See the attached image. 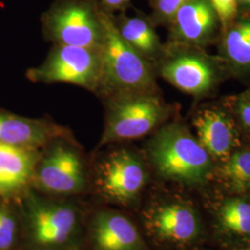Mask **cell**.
<instances>
[{
	"mask_svg": "<svg viewBox=\"0 0 250 250\" xmlns=\"http://www.w3.org/2000/svg\"><path fill=\"white\" fill-rule=\"evenodd\" d=\"M101 14L104 24V40L101 45L102 72L96 94L104 101L153 94L155 81L146 59L120 36L114 15L102 8Z\"/></svg>",
	"mask_w": 250,
	"mask_h": 250,
	"instance_id": "1",
	"label": "cell"
},
{
	"mask_svg": "<svg viewBox=\"0 0 250 250\" xmlns=\"http://www.w3.org/2000/svg\"><path fill=\"white\" fill-rule=\"evenodd\" d=\"M148 157L161 177L185 185H199L211 170L210 156L188 129L166 125L148 145Z\"/></svg>",
	"mask_w": 250,
	"mask_h": 250,
	"instance_id": "2",
	"label": "cell"
},
{
	"mask_svg": "<svg viewBox=\"0 0 250 250\" xmlns=\"http://www.w3.org/2000/svg\"><path fill=\"white\" fill-rule=\"evenodd\" d=\"M45 39L53 45L101 48L104 24L97 0H56L42 16Z\"/></svg>",
	"mask_w": 250,
	"mask_h": 250,
	"instance_id": "3",
	"label": "cell"
},
{
	"mask_svg": "<svg viewBox=\"0 0 250 250\" xmlns=\"http://www.w3.org/2000/svg\"><path fill=\"white\" fill-rule=\"evenodd\" d=\"M101 72V48L53 45L45 61L29 69L26 76L34 83H67L96 94Z\"/></svg>",
	"mask_w": 250,
	"mask_h": 250,
	"instance_id": "4",
	"label": "cell"
},
{
	"mask_svg": "<svg viewBox=\"0 0 250 250\" xmlns=\"http://www.w3.org/2000/svg\"><path fill=\"white\" fill-rule=\"evenodd\" d=\"M105 102L106 119L99 147L142 137L167 115L166 107L154 94L127 96Z\"/></svg>",
	"mask_w": 250,
	"mask_h": 250,
	"instance_id": "5",
	"label": "cell"
},
{
	"mask_svg": "<svg viewBox=\"0 0 250 250\" xmlns=\"http://www.w3.org/2000/svg\"><path fill=\"white\" fill-rule=\"evenodd\" d=\"M33 181L41 189L53 194L80 192L86 180L79 153L65 144H54L44 156H40Z\"/></svg>",
	"mask_w": 250,
	"mask_h": 250,
	"instance_id": "6",
	"label": "cell"
},
{
	"mask_svg": "<svg viewBox=\"0 0 250 250\" xmlns=\"http://www.w3.org/2000/svg\"><path fill=\"white\" fill-rule=\"evenodd\" d=\"M146 179L141 161L129 150L110 153L98 170V182L102 193L114 201L128 202L138 195Z\"/></svg>",
	"mask_w": 250,
	"mask_h": 250,
	"instance_id": "7",
	"label": "cell"
},
{
	"mask_svg": "<svg viewBox=\"0 0 250 250\" xmlns=\"http://www.w3.org/2000/svg\"><path fill=\"white\" fill-rule=\"evenodd\" d=\"M28 220L35 243L42 247H55L71 238L76 229L77 214L70 206L33 202Z\"/></svg>",
	"mask_w": 250,
	"mask_h": 250,
	"instance_id": "8",
	"label": "cell"
},
{
	"mask_svg": "<svg viewBox=\"0 0 250 250\" xmlns=\"http://www.w3.org/2000/svg\"><path fill=\"white\" fill-rule=\"evenodd\" d=\"M67 134L64 127L47 120L0 112V143L38 150Z\"/></svg>",
	"mask_w": 250,
	"mask_h": 250,
	"instance_id": "9",
	"label": "cell"
},
{
	"mask_svg": "<svg viewBox=\"0 0 250 250\" xmlns=\"http://www.w3.org/2000/svg\"><path fill=\"white\" fill-rule=\"evenodd\" d=\"M39 158L36 149L0 143V197L9 199L26 188Z\"/></svg>",
	"mask_w": 250,
	"mask_h": 250,
	"instance_id": "10",
	"label": "cell"
},
{
	"mask_svg": "<svg viewBox=\"0 0 250 250\" xmlns=\"http://www.w3.org/2000/svg\"><path fill=\"white\" fill-rule=\"evenodd\" d=\"M161 76L188 94H201L212 85L214 73L208 63L192 55H177L162 64Z\"/></svg>",
	"mask_w": 250,
	"mask_h": 250,
	"instance_id": "11",
	"label": "cell"
},
{
	"mask_svg": "<svg viewBox=\"0 0 250 250\" xmlns=\"http://www.w3.org/2000/svg\"><path fill=\"white\" fill-rule=\"evenodd\" d=\"M93 239L98 250H140L142 247L134 224L116 212L98 215L93 226Z\"/></svg>",
	"mask_w": 250,
	"mask_h": 250,
	"instance_id": "12",
	"label": "cell"
},
{
	"mask_svg": "<svg viewBox=\"0 0 250 250\" xmlns=\"http://www.w3.org/2000/svg\"><path fill=\"white\" fill-rule=\"evenodd\" d=\"M198 142L209 156L224 158L229 155L233 146L232 122L224 112L206 109L194 120Z\"/></svg>",
	"mask_w": 250,
	"mask_h": 250,
	"instance_id": "13",
	"label": "cell"
},
{
	"mask_svg": "<svg viewBox=\"0 0 250 250\" xmlns=\"http://www.w3.org/2000/svg\"><path fill=\"white\" fill-rule=\"evenodd\" d=\"M152 224L161 237L172 241L192 240L199 230L195 212L187 206L180 204L160 208L153 216Z\"/></svg>",
	"mask_w": 250,
	"mask_h": 250,
	"instance_id": "14",
	"label": "cell"
},
{
	"mask_svg": "<svg viewBox=\"0 0 250 250\" xmlns=\"http://www.w3.org/2000/svg\"><path fill=\"white\" fill-rule=\"evenodd\" d=\"M172 20L179 38L188 42H200L213 30L216 14L209 2L190 0L179 9Z\"/></svg>",
	"mask_w": 250,
	"mask_h": 250,
	"instance_id": "15",
	"label": "cell"
},
{
	"mask_svg": "<svg viewBox=\"0 0 250 250\" xmlns=\"http://www.w3.org/2000/svg\"><path fill=\"white\" fill-rule=\"evenodd\" d=\"M118 32L125 42L145 59L155 58L161 52V43L153 27L140 17L114 16Z\"/></svg>",
	"mask_w": 250,
	"mask_h": 250,
	"instance_id": "16",
	"label": "cell"
},
{
	"mask_svg": "<svg viewBox=\"0 0 250 250\" xmlns=\"http://www.w3.org/2000/svg\"><path fill=\"white\" fill-rule=\"evenodd\" d=\"M224 180L232 191L244 193L250 190V151L235 152L222 170Z\"/></svg>",
	"mask_w": 250,
	"mask_h": 250,
	"instance_id": "17",
	"label": "cell"
},
{
	"mask_svg": "<svg viewBox=\"0 0 250 250\" xmlns=\"http://www.w3.org/2000/svg\"><path fill=\"white\" fill-rule=\"evenodd\" d=\"M224 227L239 234H250V203L242 199H232L224 203L220 211Z\"/></svg>",
	"mask_w": 250,
	"mask_h": 250,
	"instance_id": "18",
	"label": "cell"
},
{
	"mask_svg": "<svg viewBox=\"0 0 250 250\" xmlns=\"http://www.w3.org/2000/svg\"><path fill=\"white\" fill-rule=\"evenodd\" d=\"M225 49L232 62L250 65V21L232 29L225 39Z\"/></svg>",
	"mask_w": 250,
	"mask_h": 250,
	"instance_id": "19",
	"label": "cell"
},
{
	"mask_svg": "<svg viewBox=\"0 0 250 250\" xmlns=\"http://www.w3.org/2000/svg\"><path fill=\"white\" fill-rule=\"evenodd\" d=\"M16 221L8 209L0 207V250L10 249L16 236Z\"/></svg>",
	"mask_w": 250,
	"mask_h": 250,
	"instance_id": "20",
	"label": "cell"
},
{
	"mask_svg": "<svg viewBox=\"0 0 250 250\" xmlns=\"http://www.w3.org/2000/svg\"><path fill=\"white\" fill-rule=\"evenodd\" d=\"M215 14L224 25L230 22L237 12V0H208Z\"/></svg>",
	"mask_w": 250,
	"mask_h": 250,
	"instance_id": "21",
	"label": "cell"
},
{
	"mask_svg": "<svg viewBox=\"0 0 250 250\" xmlns=\"http://www.w3.org/2000/svg\"><path fill=\"white\" fill-rule=\"evenodd\" d=\"M190 0H158L157 12L160 17L165 20H172L179 9Z\"/></svg>",
	"mask_w": 250,
	"mask_h": 250,
	"instance_id": "22",
	"label": "cell"
},
{
	"mask_svg": "<svg viewBox=\"0 0 250 250\" xmlns=\"http://www.w3.org/2000/svg\"><path fill=\"white\" fill-rule=\"evenodd\" d=\"M237 112L242 123L250 130V91L243 94L238 100Z\"/></svg>",
	"mask_w": 250,
	"mask_h": 250,
	"instance_id": "23",
	"label": "cell"
},
{
	"mask_svg": "<svg viewBox=\"0 0 250 250\" xmlns=\"http://www.w3.org/2000/svg\"><path fill=\"white\" fill-rule=\"evenodd\" d=\"M99 6L107 12L112 13L117 10H124L130 4L131 0H97Z\"/></svg>",
	"mask_w": 250,
	"mask_h": 250,
	"instance_id": "24",
	"label": "cell"
},
{
	"mask_svg": "<svg viewBox=\"0 0 250 250\" xmlns=\"http://www.w3.org/2000/svg\"><path fill=\"white\" fill-rule=\"evenodd\" d=\"M241 2L243 3H245V4H248V5H250V0H240Z\"/></svg>",
	"mask_w": 250,
	"mask_h": 250,
	"instance_id": "25",
	"label": "cell"
},
{
	"mask_svg": "<svg viewBox=\"0 0 250 250\" xmlns=\"http://www.w3.org/2000/svg\"></svg>",
	"mask_w": 250,
	"mask_h": 250,
	"instance_id": "26",
	"label": "cell"
}]
</instances>
